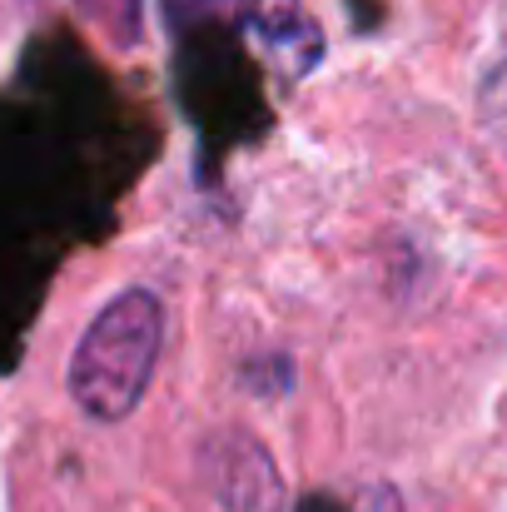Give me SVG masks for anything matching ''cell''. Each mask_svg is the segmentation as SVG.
<instances>
[{
	"instance_id": "obj_2",
	"label": "cell",
	"mask_w": 507,
	"mask_h": 512,
	"mask_svg": "<svg viewBox=\"0 0 507 512\" xmlns=\"http://www.w3.org/2000/svg\"><path fill=\"white\" fill-rule=\"evenodd\" d=\"M254 30L264 40L269 55L289 60L294 75H304L314 60H319V25L304 15L299 0H254Z\"/></svg>"
},
{
	"instance_id": "obj_1",
	"label": "cell",
	"mask_w": 507,
	"mask_h": 512,
	"mask_svg": "<svg viewBox=\"0 0 507 512\" xmlns=\"http://www.w3.org/2000/svg\"><path fill=\"white\" fill-rule=\"evenodd\" d=\"M160 339H165V309L155 294L130 289L115 304H105L70 358L75 403L100 423L130 418L155 378Z\"/></svg>"
}]
</instances>
